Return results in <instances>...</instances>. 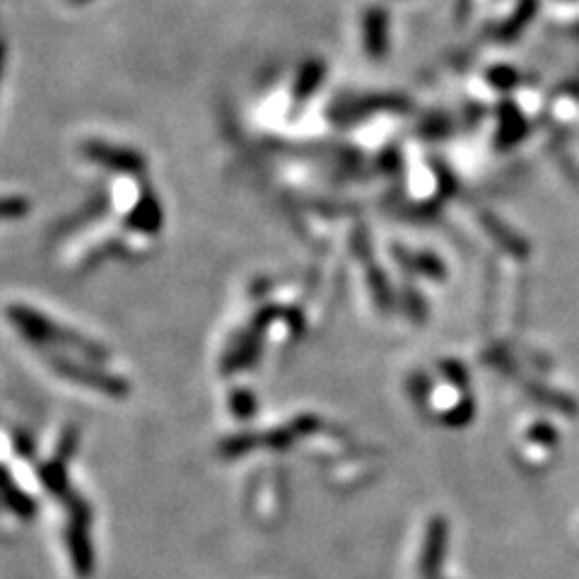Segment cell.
<instances>
[{"label": "cell", "mask_w": 579, "mask_h": 579, "mask_svg": "<svg viewBox=\"0 0 579 579\" xmlns=\"http://www.w3.org/2000/svg\"><path fill=\"white\" fill-rule=\"evenodd\" d=\"M367 39H370V51L379 56L386 46V17L379 10H372L367 20Z\"/></svg>", "instance_id": "6da1fadb"}, {"label": "cell", "mask_w": 579, "mask_h": 579, "mask_svg": "<svg viewBox=\"0 0 579 579\" xmlns=\"http://www.w3.org/2000/svg\"><path fill=\"white\" fill-rule=\"evenodd\" d=\"M321 73H324V68H321V63H309V66L302 70L300 83H297V97H300V99L307 97L309 92H312L314 87L319 85Z\"/></svg>", "instance_id": "7a4b0ae2"}, {"label": "cell", "mask_w": 579, "mask_h": 579, "mask_svg": "<svg viewBox=\"0 0 579 579\" xmlns=\"http://www.w3.org/2000/svg\"><path fill=\"white\" fill-rule=\"evenodd\" d=\"M20 201H0V218L5 215H20Z\"/></svg>", "instance_id": "3957f363"}, {"label": "cell", "mask_w": 579, "mask_h": 579, "mask_svg": "<svg viewBox=\"0 0 579 579\" xmlns=\"http://www.w3.org/2000/svg\"><path fill=\"white\" fill-rule=\"evenodd\" d=\"M3 54H5V51H3V44H0V70H3Z\"/></svg>", "instance_id": "277c9868"}]
</instances>
